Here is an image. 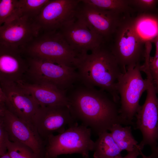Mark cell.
I'll list each match as a JSON object with an SVG mask.
<instances>
[{"label":"cell","instance_id":"obj_1","mask_svg":"<svg viewBox=\"0 0 158 158\" xmlns=\"http://www.w3.org/2000/svg\"><path fill=\"white\" fill-rule=\"evenodd\" d=\"M67 93L68 108L75 119L98 136L115 124L132 125L119 112L120 103L106 92L80 83Z\"/></svg>","mask_w":158,"mask_h":158},{"label":"cell","instance_id":"obj_2","mask_svg":"<svg viewBox=\"0 0 158 158\" xmlns=\"http://www.w3.org/2000/svg\"><path fill=\"white\" fill-rule=\"evenodd\" d=\"M76 68L80 82L106 92L120 103L117 85L123 73L110 49L104 44L83 55Z\"/></svg>","mask_w":158,"mask_h":158},{"label":"cell","instance_id":"obj_3","mask_svg":"<svg viewBox=\"0 0 158 158\" xmlns=\"http://www.w3.org/2000/svg\"><path fill=\"white\" fill-rule=\"evenodd\" d=\"M19 49L26 57L75 68L83 56L71 48L59 30L40 33Z\"/></svg>","mask_w":158,"mask_h":158},{"label":"cell","instance_id":"obj_4","mask_svg":"<svg viewBox=\"0 0 158 158\" xmlns=\"http://www.w3.org/2000/svg\"><path fill=\"white\" fill-rule=\"evenodd\" d=\"M92 132L90 128L76 122L62 133L51 135L45 140L44 158H57L61 154L73 153L89 158L95 144Z\"/></svg>","mask_w":158,"mask_h":158},{"label":"cell","instance_id":"obj_5","mask_svg":"<svg viewBox=\"0 0 158 158\" xmlns=\"http://www.w3.org/2000/svg\"><path fill=\"white\" fill-rule=\"evenodd\" d=\"M26 57L28 68L24 80L27 81L54 86L67 92L79 82L75 68L43 59Z\"/></svg>","mask_w":158,"mask_h":158},{"label":"cell","instance_id":"obj_6","mask_svg":"<svg viewBox=\"0 0 158 158\" xmlns=\"http://www.w3.org/2000/svg\"><path fill=\"white\" fill-rule=\"evenodd\" d=\"M114 35V42L110 49L124 73L145 59V41L137 31L134 19H125Z\"/></svg>","mask_w":158,"mask_h":158},{"label":"cell","instance_id":"obj_7","mask_svg":"<svg viewBox=\"0 0 158 158\" xmlns=\"http://www.w3.org/2000/svg\"><path fill=\"white\" fill-rule=\"evenodd\" d=\"M140 63L130 68L119 78L117 85L120 97L119 112L121 117L131 123L140 106L139 101L143 93L147 90L149 78H142Z\"/></svg>","mask_w":158,"mask_h":158},{"label":"cell","instance_id":"obj_8","mask_svg":"<svg viewBox=\"0 0 158 158\" xmlns=\"http://www.w3.org/2000/svg\"><path fill=\"white\" fill-rule=\"evenodd\" d=\"M149 79L146 99L135 115V128L140 131L142 136L138 145L139 149L142 150L145 146L148 145L152 151L158 145V97L152 79L151 77Z\"/></svg>","mask_w":158,"mask_h":158},{"label":"cell","instance_id":"obj_9","mask_svg":"<svg viewBox=\"0 0 158 158\" xmlns=\"http://www.w3.org/2000/svg\"><path fill=\"white\" fill-rule=\"evenodd\" d=\"M121 14L99 9L81 0L75 18L106 41L115 34L125 20L121 18Z\"/></svg>","mask_w":158,"mask_h":158},{"label":"cell","instance_id":"obj_10","mask_svg":"<svg viewBox=\"0 0 158 158\" xmlns=\"http://www.w3.org/2000/svg\"><path fill=\"white\" fill-rule=\"evenodd\" d=\"M80 0H49L33 21L39 34L59 30L75 18Z\"/></svg>","mask_w":158,"mask_h":158},{"label":"cell","instance_id":"obj_11","mask_svg":"<svg viewBox=\"0 0 158 158\" xmlns=\"http://www.w3.org/2000/svg\"><path fill=\"white\" fill-rule=\"evenodd\" d=\"M0 123L7 131L10 141L24 144L44 158L45 141L32 123L19 118L6 109L0 114Z\"/></svg>","mask_w":158,"mask_h":158},{"label":"cell","instance_id":"obj_12","mask_svg":"<svg viewBox=\"0 0 158 158\" xmlns=\"http://www.w3.org/2000/svg\"><path fill=\"white\" fill-rule=\"evenodd\" d=\"M76 122L68 107L66 106L40 107L32 120L39 135L45 141L54 133H62L67 126Z\"/></svg>","mask_w":158,"mask_h":158},{"label":"cell","instance_id":"obj_13","mask_svg":"<svg viewBox=\"0 0 158 158\" xmlns=\"http://www.w3.org/2000/svg\"><path fill=\"white\" fill-rule=\"evenodd\" d=\"M0 84L6 96L7 110L19 118L32 123L40 107L33 97L16 83L0 81Z\"/></svg>","mask_w":158,"mask_h":158},{"label":"cell","instance_id":"obj_14","mask_svg":"<svg viewBox=\"0 0 158 158\" xmlns=\"http://www.w3.org/2000/svg\"><path fill=\"white\" fill-rule=\"evenodd\" d=\"M59 30L71 48L82 55L104 44L105 41L75 18Z\"/></svg>","mask_w":158,"mask_h":158},{"label":"cell","instance_id":"obj_15","mask_svg":"<svg viewBox=\"0 0 158 158\" xmlns=\"http://www.w3.org/2000/svg\"><path fill=\"white\" fill-rule=\"evenodd\" d=\"M38 34L33 20L22 15L0 26V44L19 49Z\"/></svg>","mask_w":158,"mask_h":158},{"label":"cell","instance_id":"obj_16","mask_svg":"<svg viewBox=\"0 0 158 158\" xmlns=\"http://www.w3.org/2000/svg\"><path fill=\"white\" fill-rule=\"evenodd\" d=\"M28 68L27 57L20 49L0 44V81L23 80Z\"/></svg>","mask_w":158,"mask_h":158},{"label":"cell","instance_id":"obj_17","mask_svg":"<svg viewBox=\"0 0 158 158\" xmlns=\"http://www.w3.org/2000/svg\"><path fill=\"white\" fill-rule=\"evenodd\" d=\"M16 83L30 94L40 107L66 106L68 107L66 91L54 86L32 83L24 80Z\"/></svg>","mask_w":158,"mask_h":158},{"label":"cell","instance_id":"obj_18","mask_svg":"<svg viewBox=\"0 0 158 158\" xmlns=\"http://www.w3.org/2000/svg\"><path fill=\"white\" fill-rule=\"evenodd\" d=\"M95 142L94 158H115L121 155L122 151L108 131L100 134Z\"/></svg>","mask_w":158,"mask_h":158},{"label":"cell","instance_id":"obj_19","mask_svg":"<svg viewBox=\"0 0 158 158\" xmlns=\"http://www.w3.org/2000/svg\"><path fill=\"white\" fill-rule=\"evenodd\" d=\"M114 140L122 150L128 153L138 146V142L133 135L130 126L123 127L120 124L114 125L110 129Z\"/></svg>","mask_w":158,"mask_h":158},{"label":"cell","instance_id":"obj_20","mask_svg":"<svg viewBox=\"0 0 158 158\" xmlns=\"http://www.w3.org/2000/svg\"><path fill=\"white\" fill-rule=\"evenodd\" d=\"M136 30L145 42L155 38L158 31V18L147 15L139 16L134 19Z\"/></svg>","mask_w":158,"mask_h":158},{"label":"cell","instance_id":"obj_21","mask_svg":"<svg viewBox=\"0 0 158 158\" xmlns=\"http://www.w3.org/2000/svg\"><path fill=\"white\" fill-rule=\"evenodd\" d=\"M83 2L101 9L121 14L132 11L129 1L126 0H82Z\"/></svg>","mask_w":158,"mask_h":158},{"label":"cell","instance_id":"obj_22","mask_svg":"<svg viewBox=\"0 0 158 158\" xmlns=\"http://www.w3.org/2000/svg\"><path fill=\"white\" fill-rule=\"evenodd\" d=\"M22 16L19 0H0V25Z\"/></svg>","mask_w":158,"mask_h":158},{"label":"cell","instance_id":"obj_23","mask_svg":"<svg viewBox=\"0 0 158 158\" xmlns=\"http://www.w3.org/2000/svg\"><path fill=\"white\" fill-rule=\"evenodd\" d=\"M49 0H19L22 15L33 20Z\"/></svg>","mask_w":158,"mask_h":158},{"label":"cell","instance_id":"obj_24","mask_svg":"<svg viewBox=\"0 0 158 158\" xmlns=\"http://www.w3.org/2000/svg\"><path fill=\"white\" fill-rule=\"evenodd\" d=\"M7 149L12 158H42L30 147L22 143L10 141Z\"/></svg>","mask_w":158,"mask_h":158},{"label":"cell","instance_id":"obj_25","mask_svg":"<svg viewBox=\"0 0 158 158\" xmlns=\"http://www.w3.org/2000/svg\"><path fill=\"white\" fill-rule=\"evenodd\" d=\"M131 6H133L140 11H145L154 8L158 1L156 0H130Z\"/></svg>","mask_w":158,"mask_h":158},{"label":"cell","instance_id":"obj_26","mask_svg":"<svg viewBox=\"0 0 158 158\" xmlns=\"http://www.w3.org/2000/svg\"><path fill=\"white\" fill-rule=\"evenodd\" d=\"M10 141L8 133L4 126L0 123V156L7 152V147Z\"/></svg>","mask_w":158,"mask_h":158},{"label":"cell","instance_id":"obj_27","mask_svg":"<svg viewBox=\"0 0 158 158\" xmlns=\"http://www.w3.org/2000/svg\"><path fill=\"white\" fill-rule=\"evenodd\" d=\"M149 66V72L152 79L158 77V57L155 59H153L150 57Z\"/></svg>","mask_w":158,"mask_h":158},{"label":"cell","instance_id":"obj_28","mask_svg":"<svg viewBox=\"0 0 158 158\" xmlns=\"http://www.w3.org/2000/svg\"><path fill=\"white\" fill-rule=\"evenodd\" d=\"M140 150L138 146L136 147L132 151L128 153L125 156L122 157L121 155L115 158H138V156L140 154Z\"/></svg>","mask_w":158,"mask_h":158},{"label":"cell","instance_id":"obj_29","mask_svg":"<svg viewBox=\"0 0 158 158\" xmlns=\"http://www.w3.org/2000/svg\"><path fill=\"white\" fill-rule=\"evenodd\" d=\"M151 41L154 43L156 47V51L154 56L152 58L153 59H155L158 57V40L155 37Z\"/></svg>","mask_w":158,"mask_h":158},{"label":"cell","instance_id":"obj_30","mask_svg":"<svg viewBox=\"0 0 158 158\" xmlns=\"http://www.w3.org/2000/svg\"><path fill=\"white\" fill-rule=\"evenodd\" d=\"M157 141H158V136ZM149 156L151 158H158V144L155 149L152 151L151 153Z\"/></svg>","mask_w":158,"mask_h":158},{"label":"cell","instance_id":"obj_31","mask_svg":"<svg viewBox=\"0 0 158 158\" xmlns=\"http://www.w3.org/2000/svg\"><path fill=\"white\" fill-rule=\"evenodd\" d=\"M154 84L157 93H158V77L152 79Z\"/></svg>","mask_w":158,"mask_h":158},{"label":"cell","instance_id":"obj_32","mask_svg":"<svg viewBox=\"0 0 158 158\" xmlns=\"http://www.w3.org/2000/svg\"><path fill=\"white\" fill-rule=\"evenodd\" d=\"M0 158H12L7 152L4 155L0 156Z\"/></svg>","mask_w":158,"mask_h":158},{"label":"cell","instance_id":"obj_33","mask_svg":"<svg viewBox=\"0 0 158 158\" xmlns=\"http://www.w3.org/2000/svg\"><path fill=\"white\" fill-rule=\"evenodd\" d=\"M142 158H151L149 156H146L144 154L142 156Z\"/></svg>","mask_w":158,"mask_h":158},{"label":"cell","instance_id":"obj_34","mask_svg":"<svg viewBox=\"0 0 158 158\" xmlns=\"http://www.w3.org/2000/svg\"><path fill=\"white\" fill-rule=\"evenodd\" d=\"M156 37L158 40V32H157V35Z\"/></svg>","mask_w":158,"mask_h":158}]
</instances>
